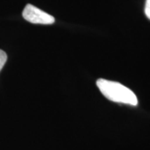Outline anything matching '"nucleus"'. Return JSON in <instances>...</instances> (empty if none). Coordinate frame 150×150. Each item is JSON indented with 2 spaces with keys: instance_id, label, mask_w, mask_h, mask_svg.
I'll list each match as a JSON object with an SVG mask.
<instances>
[{
  "instance_id": "20e7f679",
  "label": "nucleus",
  "mask_w": 150,
  "mask_h": 150,
  "mask_svg": "<svg viewBox=\"0 0 150 150\" xmlns=\"http://www.w3.org/2000/svg\"><path fill=\"white\" fill-rule=\"evenodd\" d=\"M144 13L145 15L147 18L150 20V0H146L145 3V8H144Z\"/></svg>"
},
{
  "instance_id": "f03ea898",
  "label": "nucleus",
  "mask_w": 150,
  "mask_h": 150,
  "mask_svg": "<svg viewBox=\"0 0 150 150\" xmlns=\"http://www.w3.org/2000/svg\"><path fill=\"white\" fill-rule=\"evenodd\" d=\"M23 17L26 21L34 24H53L55 18L52 15L32 4H27L23 11Z\"/></svg>"
},
{
  "instance_id": "7ed1b4c3",
  "label": "nucleus",
  "mask_w": 150,
  "mask_h": 150,
  "mask_svg": "<svg viewBox=\"0 0 150 150\" xmlns=\"http://www.w3.org/2000/svg\"><path fill=\"white\" fill-rule=\"evenodd\" d=\"M7 59H8V57H7L5 52L0 49V71L4 68L6 61H7Z\"/></svg>"
},
{
  "instance_id": "f257e3e1",
  "label": "nucleus",
  "mask_w": 150,
  "mask_h": 150,
  "mask_svg": "<svg viewBox=\"0 0 150 150\" xmlns=\"http://www.w3.org/2000/svg\"><path fill=\"white\" fill-rule=\"evenodd\" d=\"M97 86L103 96L110 101L133 106L138 104V98L134 92L118 82L99 79L97 80Z\"/></svg>"
}]
</instances>
